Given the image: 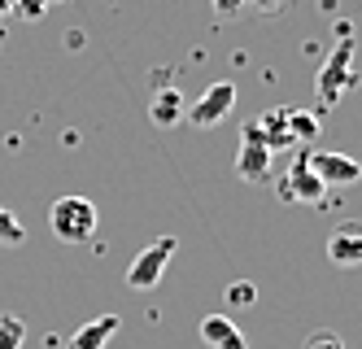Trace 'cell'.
<instances>
[{
	"instance_id": "6da1fadb",
	"label": "cell",
	"mask_w": 362,
	"mask_h": 349,
	"mask_svg": "<svg viewBox=\"0 0 362 349\" xmlns=\"http://www.w3.org/2000/svg\"><path fill=\"white\" fill-rule=\"evenodd\" d=\"M96 223H100V210L88 197H62L48 210V227L62 245H88L96 236Z\"/></svg>"
},
{
	"instance_id": "7a4b0ae2",
	"label": "cell",
	"mask_w": 362,
	"mask_h": 349,
	"mask_svg": "<svg viewBox=\"0 0 362 349\" xmlns=\"http://www.w3.org/2000/svg\"><path fill=\"white\" fill-rule=\"evenodd\" d=\"M175 249H179L175 236H158L153 245H144V249L132 258V266H127V288H136V292L158 288V284L166 280V266H170Z\"/></svg>"
},
{
	"instance_id": "3957f363",
	"label": "cell",
	"mask_w": 362,
	"mask_h": 349,
	"mask_svg": "<svg viewBox=\"0 0 362 349\" xmlns=\"http://www.w3.org/2000/svg\"><path fill=\"white\" fill-rule=\"evenodd\" d=\"M341 44L332 48V57L323 62V70H319V101L323 105H336L341 101V92L354 84V74H349V66H354V26L349 22H341Z\"/></svg>"
},
{
	"instance_id": "277c9868",
	"label": "cell",
	"mask_w": 362,
	"mask_h": 349,
	"mask_svg": "<svg viewBox=\"0 0 362 349\" xmlns=\"http://www.w3.org/2000/svg\"><path fill=\"white\" fill-rule=\"evenodd\" d=\"M279 197L284 201H293V205H319L323 197H327V188H323V179L310 171V162H305V153H297L293 157V166H288V175H279Z\"/></svg>"
},
{
	"instance_id": "5b68a950",
	"label": "cell",
	"mask_w": 362,
	"mask_h": 349,
	"mask_svg": "<svg viewBox=\"0 0 362 349\" xmlns=\"http://www.w3.org/2000/svg\"><path fill=\"white\" fill-rule=\"evenodd\" d=\"M236 179H245V183H271L275 179L271 175V149L262 144V136H257L253 122L245 127V140L236 149Z\"/></svg>"
},
{
	"instance_id": "8992f818",
	"label": "cell",
	"mask_w": 362,
	"mask_h": 349,
	"mask_svg": "<svg viewBox=\"0 0 362 349\" xmlns=\"http://www.w3.org/2000/svg\"><path fill=\"white\" fill-rule=\"evenodd\" d=\"M231 110H236V84H214L210 92H201V101H192L188 110H184V118L192 122V127H218Z\"/></svg>"
},
{
	"instance_id": "52a82bcc",
	"label": "cell",
	"mask_w": 362,
	"mask_h": 349,
	"mask_svg": "<svg viewBox=\"0 0 362 349\" xmlns=\"http://www.w3.org/2000/svg\"><path fill=\"white\" fill-rule=\"evenodd\" d=\"M305 162H310V171L323 179V188H349V183L362 179V166L354 162V157H345V153L315 149V153H305Z\"/></svg>"
},
{
	"instance_id": "ba28073f",
	"label": "cell",
	"mask_w": 362,
	"mask_h": 349,
	"mask_svg": "<svg viewBox=\"0 0 362 349\" xmlns=\"http://www.w3.org/2000/svg\"><path fill=\"white\" fill-rule=\"evenodd\" d=\"M327 258L336 262V266H362V223L358 219H341L332 227V236H327Z\"/></svg>"
},
{
	"instance_id": "9c48e42d",
	"label": "cell",
	"mask_w": 362,
	"mask_h": 349,
	"mask_svg": "<svg viewBox=\"0 0 362 349\" xmlns=\"http://www.w3.org/2000/svg\"><path fill=\"white\" fill-rule=\"evenodd\" d=\"M201 341L210 345V349H249V341H245V332L231 324L227 314H205L201 319Z\"/></svg>"
},
{
	"instance_id": "30bf717a",
	"label": "cell",
	"mask_w": 362,
	"mask_h": 349,
	"mask_svg": "<svg viewBox=\"0 0 362 349\" xmlns=\"http://www.w3.org/2000/svg\"><path fill=\"white\" fill-rule=\"evenodd\" d=\"M118 328H122L118 314H96L92 324H83L79 332L66 341V349H105V345L118 336Z\"/></svg>"
},
{
	"instance_id": "8fae6325",
	"label": "cell",
	"mask_w": 362,
	"mask_h": 349,
	"mask_svg": "<svg viewBox=\"0 0 362 349\" xmlns=\"http://www.w3.org/2000/svg\"><path fill=\"white\" fill-rule=\"evenodd\" d=\"M184 110H188V101L175 88H158L153 105H148V118H153V127H175V122H184Z\"/></svg>"
},
{
	"instance_id": "7c38bea8",
	"label": "cell",
	"mask_w": 362,
	"mask_h": 349,
	"mask_svg": "<svg viewBox=\"0 0 362 349\" xmlns=\"http://www.w3.org/2000/svg\"><path fill=\"white\" fill-rule=\"evenodd\" d=\"M257 127V136H262V144L275 153V149H288V144H297L293 140V131H288V114H284V110H271V114H262V118H257L253 122Z\"/></svg>"
},
{
	"instance_id": "4fadbf2b",
	"label": "cell",
	"mask_w": 362,
	"mask_h": 349,
	"mask_svg": "<svg viewBox=\"0 0 362 349\" xmlns=\"http://www.w3.org/2000/svg\"><path fill=\"white\" fill-rule=\"evenodd\" d=\"M284 114H288V131H293L297 144H301V140H319V118H315V114H305L301 105H288Z\"/></svg>"
},
{
	"instance_id": "5bb4252c",
	"label": "cell",
	"mask_w": 362,
	"mask_h": 349,
	"mask_svg": "<svg viewBox=\"0 0 362 349\" xmlns=\"http://www.w3.org/2000/svg\"><path fill=\"white\" fill-rule=\"evenodd\" d=\"M27 345V324L18 314H0V349H22Z\"/></svg>"
},
{
	"instance_id": "9a60e30c",
	"label": "cell",
	"mask_w": 362,
	"mask_h": 349,
	"mask_svg": "<svg viewBox=\"0 0 362 349\" xmlns=\"http://www.w3.org/2000/svg\"><path fill=\"white\" fill-rule=\"evenodd\" d=\"M227 306H236V310H249V306H257V284H249V280L227 284Z\"/></svg>"
},
{
	"instance_id": "2e32d148",
	"label": "cell",
	"mask_w": 362,
	"mask_h": 349,
	"mask_svg": "<svg viewBox=\"0 0 362 349\" xmlns=\"http://www.w3.org/2000/svg\"><path fill=\"white\" fill-rule=\"evenodd\" d=\"M22 240H27V231H22V223L13 219V210H5L0 205V245H22Z\"/></svg>"
},
{
	"instance_id": "e0dca14e",
	"label": "cell",
	"mask_w": 362,
	"mask_h": 349,
	"mask_svg": "<svg viewBox=\"0 0 362 349\" xmlns=\"http://www.w3.org/2000/svg\"><path fill=\"white\" fill-rule=\"evenodd\" d=\"M301 349H345V341H341V332L319 328V332H310V336H305V345H301Z\"/></svg>"
},
{
	"instance_id": "ac0fdd59",
	"label": "cell",
	"mask_w": 362,
	"mask_h": 349,
	"mask_svg": "<svg viewBox=\"0 0 362 349\" xmlns=\"http://www.w3.org/2000/svg\"><path fill=\"white\" fill-rule=\"evenodd\" d=\"M44 9H48V0H13V13H22V18H44Z\"/></svg>"
},
{
	"instance_id": "d6986e66",
	"label": "cell",
	"mask_w": 362,
	"mask_h": 349,
	"mask_svg": "<svg viewBox=\"0 0 362 349\" xmlns=\"http://www.w3.org/2000/svg\"><path fill=\"white\" fill-rule=\"evenodd\" d=\"M245 5H253L257 13H279V9H284V0H245Z\"/></svg>"
},
{
	"instance_id": "ffe728a7",
	"label": "cell",
	"mask_w": 362,
	"mask_h": 349,
	"mask_svg": "<svg viewBox=\"0 0 362 349\" xmlns=\"http://www.w3.org/2000/svg\"><path fill=\"white\" fill-rule=\"evenodd\" d=\"M210 5H214V9H218L223 18H227V13H236V9L245 5V0H210Z\"/></svg>"
},
{
	"instance_id": "44dd1931",
	"label": "cell",
	"mask_w": 362,
	"mask_h": 349,
	"mask_svg": "<svg viewBox=\"0 0 362 349\" xmlns=\"http://www.w3.org/2000/svg\"><path fill=\"white\" fill-rule=\"evenodd\" d=\"M5 13H13V0H0V18H5Z\"/></svg>"
},
{
	"instance_id": "7402d4cb",
	"label": "cell",
	"mask_w": 362,
	"mask_h": 349,
	"mask_svg": "<svg viewBox=\"0 0 362 349\" xmlns=\"http://www.w3.org/2000/svg\"><path fill=\"white\" fill-rule=\"evenodd\" d=\"M48 5H66V0H48Z\"/></svg>"
}]
</instances>
